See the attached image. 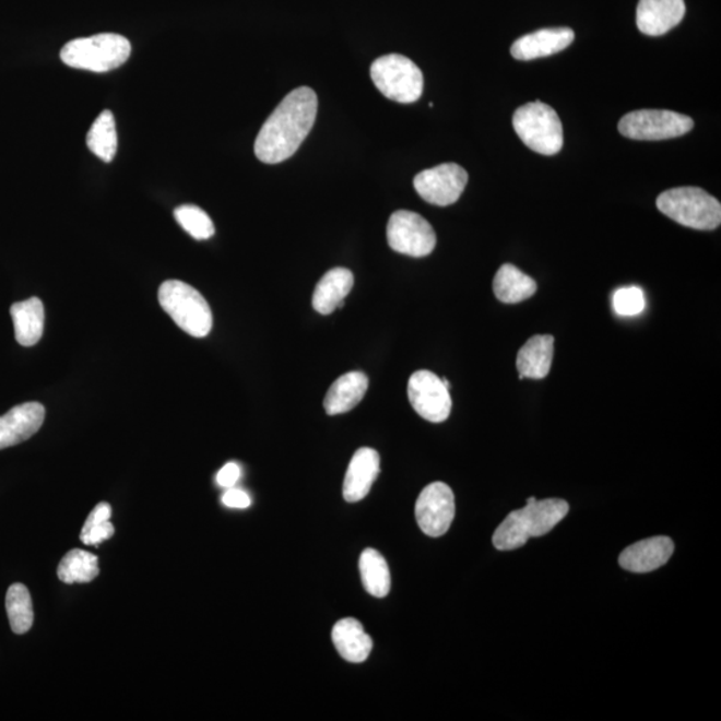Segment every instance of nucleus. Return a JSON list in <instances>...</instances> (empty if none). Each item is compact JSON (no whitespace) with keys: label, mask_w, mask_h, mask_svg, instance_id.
<instances>
[{"label":"nucleus","mask_w":721,"mask_h":721,"mask_svg":"<svg viewBox=\"0 0 721 721\" xmlns=\"http://www.w3.org/2000/svg\"><path fill=\"white\" fill-rule=\"evenodd\" d=\"M318 99L309 87L293 90L263 123L255 153L263 164H281L297 153L315 126Z\"/></svg>","instance_id":"f257e3e1"},{"label":"nucleus","mask_w":721,"mask_h":721,"mask_svg":"<svg viewBox=\"0 0 721 721\" xmlns=\"http://www.w3.org/2000/svg\"><path fill=\"white\" fill-rule=\"evenodd\" d=\"M15 339L22 346L38 344L45 330V306L39 298L33 297L11 306Z\"/></svg>","instance_id":"4be33fe9"},{"label":"nucleus","mask_w":721,"mask_h":721,"mask_svg":"<svg viewBox=\"0 0 721 721\" xmlns=\"http://www.w3.org/2000/svg\"><path fill=\"white\" fill-rule=\"evenodd\" d=\"M685 15L684 0H640L637 4V28L648 36L664 35Z\"/></svg>","instance_id":"2eb2a0df"},{"label":"nucleus","mask_w":721,"mask_h":721,"mask_svg":"<svg viewBox=\"0 0 721 721\" xmlns=\"http://www.w3.org/2000/svg\"><path fill=\"white\" fill-rule=\"evenodd\" d=\"M359 572L366 592L378 599L388 596L392 581L388 563L380 552L365 549L359 557Z\"/></svg>","instance_id":"b1692460"},{"label":"nucleus","mask_w":721,"mask_h":721,"mask_svg":"<svg viewBox=\"0 0 721 721\" xmlns=\"http://www.w3.org/2000/svg\"><path fill=\"white\" fill-rule=\"evenodd\" d=\"M380 474V454L371 448H361L348 464L344 481V498L347 503L364 500Z\"/></svg>","instance_id":"f3484780"},{"label":"nucleus","mask_w":721,"mask_h":721,"mask_svg":"<svg viewBox=\"0 0 721 721\" xmlns=\"http://www.w3.org/2000/svg\"><path fill=\"white\" fill-rule=\"evenodd\" d=\"M694 120L670 110H637L618 122V131L636 141H663L682 137L694 129Z\"/></svg>","instance_id":"6e6552de"},{"label":"nucleus","mask_w":721,"mask_h":721,"mask_svg":"<svg viewBox=\"0 0 721 721\" xmlns=\"http://www.w3.org/2000/svg\"><path fill=\"white\" fill-rule=\"evenodd\" d=\"M158 299L162 309L184 332L196 339H203L212 332V309L197 288L182 281H166L159 287Z\"/></svg>","instance_id":"20e7f679"},{"label":"nucleus","mask_w":721,"mask_h":721,"mask_svg":"<svg viewBox=\"0 0 721 721\" xmlns=\"http://www.w3.org/2000/svg\"><path fill=\"white\" fill-rule=\"evenodd\" d=\"M354 276L351 270L335 268L324 274L312 294V308L322 316L332 315L345 305L347 294L352 292Z\"/></svg>","instance_id":"6ab92c4d"},{"label":"nucleus","mask_w":721,"mask_h":721,"mask_svg":"<svg viewBox=\"0 0 721 721\" xmlns=\"http://www.w3.org/2000/svg\"><path fill=\"white\" fill-rule=\"evenodd\" d=\"M87 147L106 164L114 159L118 149V135L116 118L111 111H102L95 119L87 134Z\"/></svg>","instance_id":"393cba45"},{"label":"nucleus","mask_w":721,"mask_h":721,"mask_svg":"<svg viewBox=\"0 0 721 721\" xmlns=\"http://www.w3.org/2000/svg\"><path fill=\"white\" fill-rule=\"evenodd\" d=\"M387 236L390 248L409 257L429 256L437 244L429 222L409 210H399L390 216Z\"/></svg>","instance_id":"1a4fd4ad"},{"label":"nucleus","mask_w":721,"mask_h":721,"mask_svg":"<svg viewBox=\"0 0 721 721\" xmlns=\"http://www.w3.org/2000/svg\"><path fill=\"white\" fill-rule=\"evenodd\" d=\"M239 477L240 468L236 462H228V464L222 468L218 474H216V483L224 486V488H233V486L237 484Z\"/></svg>","instance_id":"2f4dec72"},{"label":"nucleus","mask_w":721,"mask_h":721,"mask_svg":"<svg viewBox=\"0 0 721 721\" xmlns=\"http://www.w3.org/2000/svg\"><path fill=\"white\" fill-rule=\"evenodd\" d=\"M456 513L454 495L447 484L433 483L417 498L416 519L421 531L430 537H441L452 525Z\"/></svg>","instance_id":"f8f14e48"},{"label":"nucleus","mask_w":721,"mask_h":721,"mask_svg":"<svg viewBox=\"0 0 721 721\" xmlns=\"http://www.w3.org/2000/svg\"><path fill=\"white\" fill-rule=\"evenodd\" d=\"M442 378L430 370L413 373L407 383V397L414 411L429 423L440 424L452 411V397Z\"/></svg>","instance_id":"9d476101"},{"label":"nucleus","mask_w":721,"mask_h":721,"mask_svg":"<svg viewBox=\"0 0 721 721\" xmlns=\"http://www.w3.org/2000/svg\"><path fill=\"white\" fill-rule=\"evenodd\" d=\"M673 551H675V545L670 537L658 536L641 540L624 549L618 557V563L629 572L648 574L669 563Z\"/></svg>","instance_id":"dca6fc26"},{"label":"nucleus","mask_w":721,"mask_h":721,"mask_svg":"<svg viewBox=\"0 0 721 721\" xmlns=\"http://www.w3.org/2000/svg\"><path fill=\"white\" fill-rule=\"evenodd\" d=\"M661 213L695 231H714L721 224V204L700 188H676L661 192L657 200Z\"/></svg>","instance_id":"39448f33"},{"label":"nucleus","mask_w":721,"mask_h":721,"mask_svg":"<svg viewBox=\"0 0 721 721\" xmlns=\"http://www.w3.org/2000/svg\"><path fill=\"white\" fill-rule=\"evenodd\" d=\"M613 308L622 317L639 316L646 308L645 293L636 286L618 288L613 296Z\"/></svg>","instance_id":"c756f323"},{"label":"nucleus","mask_w":721,"mask_h":721,"mask_svg":"<svg viewBox=\"0 0 721 721\" xmlns=\"http://www.w3.org/2000/svg\"><path fill=\"white\" fill-rule=\"evenodd\" d=\"M99 575L98 557L82 549H72L66 553L62 562L58 565V577L66 584H86Z\"/></svg>","instance_id":"a878e982"},{"label":"nucleus","mask_w":721,"mask_h":721,"mask_svg":"<svg viewBox=\"0 0 721 721\" xmlns=\"http://www.w3.org/2000/svg\"><path fill=\"white\" fill-rule=\"evenodd\" d=\"M5 611H8L12 633L23 635L32 629L34 623L33 600L26 587L12 584L9 588L8 594H5Z\"/></svg>","instance_id":"bb28decb"},{"label":"nucleus","mask_w":721,"mask_h":721,"mask_svg":"<svg viewBox=\"0 0 721 721\" xmlns=\"http://www.w3.org/2000/svg\"><path fill=\"white\" fill-rule=\"evenodd\" d=\"M222 503L228 508L245 509L250 507L251 498L244 490L228 488L224 497H222Z\"/></svg>","instance_id":"7c9ffc66"},{"label":"nucleus","mask_w":721,"mask_h":721,"mask_svg":"<svg viewBox=\"0 0 721 721\" xmlns=\"http://www.w3.org/2000/svg\"><path fill=\"white\" fill-rule=\"evenodd\" d=\"M174 216L192 238L204 240L214 236L215 227L212 218L194 204H184V206L177 208Z\"/></svg>","instance_id":"c85d7f7f"},{"label":"nucleus","mask_w":721,"mask_h":721,"mask_svg":"<svg viewBox=\"0 0 721 721\" xmlns=\"http://www.w3.org/2000/svg\"><path fill=\"white\" fill-rule=\"evenodd\" d=\"M369 388V378L363 371H348L341 376L324 397L323 406L329 416L344 414L363 401Z\"/></svg>","instance_id":"aec40b11"},{"label":"nucleus","mask_w":721,"mask_h":721,"mask_svg":"<svg viewBox=\"0 0 721 721\" xmlns=\"http://www.w3.org/2000/svg\"><path fill=\"white\" fill-rule=\"evenodd\" d=\"M46 409L39 402H24L0 417V450L27 441L45 423Z\"/></svg>","instance_id":"ddd939ff"},{"label":"nucleus","mask_w":721,"mask_h":721,"mask_svg":"<svg viewBox=\"0 0 721 721\" xmlns=\"http://www.w3.org/2000/svg\"><path fill=\"white\" fill-rule=\"evenodd\" d=\"M493 292L504 304H519L536 294L537 284L515 264L505 263L493 280Z\"/></svg>","instance_id":"5701e85b"},{"label":"nucleus","mask_w":721,"mask_h":721,"mask_svg":"<svg viewBox=\"0 0 721 721\" xmlns=\"http://www.w3.org/2000/svg\"><path fill=\"white\" fill-rule=\"evenodd\" d=\"M569 512V505L560 498L537 501L529 497L524 508L509 513L493 534V545L498 551L521 548L531 537L549 533Z\"/></svg>","instance_id":"f03ea898"},{"label":"nucleus","mask_w":721,"mask_h":721,"mask_svg":"<svg viewBox=\"0 0 721 721\" xmlns=\"http://www.w3.org/2000/svg\"><path fill=\"white\" fill-rule=\"evenodd\" d=\"M468 178L465 168L460 165L442 164L417 174L413 185L424 201L444 208L460 200Z\"/></svg>","instance_id":"9b49d317"},{"label":"nucleus","mask_w":721,"mask_h":721,"mask_svg":"<svg viewBox=\"0 0 721 721\" xmlns=\"http://www.w3.org/2000/svg\"><path fill=\"white\" fill-rule=\"evenodd\" d=\"M370 76L380 93L399 104H413L424 92V75L413 60L389 54L373 62Z\"/></svg>","instance_id":"0eeeda50"},{"label":"nucleus","mask_w":721,"mask_h":721,"mask_svg":"<svg viewBox=\"0 0 721 721\" xmlns=\"http://www.w3.org/2000/svg\"><path fill=\"white\" fill-rule=\"evenodd\" d=\"M332 639L336 651L348 663H364L373 649L371 637L365 633L363 624L352 617L334 625Z\"/></svg>","instance_id":"412c9836"},{"label":"nucleus","mask_w":721,"mask_h":721,"mask_svg":"<svg viewBox=\"0 0 721 721\" xmlns=\"http://www.w3.org/2000/svg\"><path fill=\"white\" fill-rule=\"evenodd\" d=\"M575 32L568 27L543 28L517 39L510 54L517 60H533L555 56L574 44Z\"/></svg>","instance_id":"4468645a"},{"label":"nucleus","mask_w":721,"mask_h":721,"mask_svg":"<svg viewBox=\"0 0 721 721\" xmlns=\"http://www.w3.org/2000/svg\"><path fill=\"white\" fill-rule=\"evenodd\" d=\"M130 54L128 38L106 33L69 42L60 51V59L72 69L107 72L128 62Z\"/></svg>","instance_id":"7ed1b4c3"},{"label":"nucleus","mask_w":721,"mask_h":721,"mask_svg":"<svg viewBox=\"0 0 721 721\" xmlns=\"http://www.w3.org/2000/svg\"><path fill=\"white\" fill-rule=\"evenodd\" d=\"M513 128L520 140L533 152L543 155L560 153L564 131L557 113L543 102H531L517 108Z\"/></svg>","instance_id":"423d86ee"},{"label":"nucleus","mask_w":721,"mask_h":721,"mask_svg":"<svg viewBox=\"0 0 721 721\" xmlns=\"http://www.w3.org/2000/svg\"><path fill=\"white\" fill-rule=\"evenodd\" d=\"M113 510L110 504L99 503L84 522L81 540L83 544L98 546L110 540L116 529L110 522Z\"/></svg>","instance_id":"cd10ccee"},{"label":"nucleus","mask_w":721,"mask_h":721,"mask_svg":"<svg viewBox=\"0 0 721 721\" xmlns=\"http://www.w3.org/2000/svg\"><path fill=\"white\" fill-rule=\"evenodd\" d=\"M553 354H555V339L549 334L533 335L517 354V370L520 380L533 378L543 380L549 375Z\"/></svg>","instance_id":"a211bd4d"}]
</instances>
